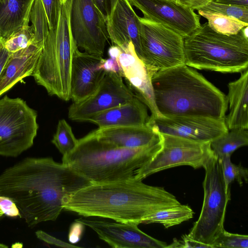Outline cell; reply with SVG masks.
<instances>
[{"mask_svg":"<svg viewBox=\"0 0 248 248\" xmlns=\"http://www.w3.org/2000/svg\"><path fill=\"white\" fill-rule=\"evenodd\" d=\"M71 0L62 4L57 25L50 30L32 74L48 94L66 101L71 99V64L77 47L70 29Z\"/></svg>","mask_w":248,"mask_h":248,"instance_id":"cell-6","label":"cell"},{"mask_svg":"<svg viewBox=\"0 0 248 248\" xmlns=\"http://www.w3.org/2000/svg\"><path fill=\"white\" fill-rule=\"evenodd\" d=\"M67 0H61L62 3H64Z\"/></svg>","mask_w":248,"mask_h":248,"instance_id":"cell-46","label":"cell"},{"mask_svg":"<svg viewBox=\"0 0 248 248\" xmlns=\"http://www.w3.org/2000/svg\"><path fill=\"white\" fill-rule=\"evenodd\" d=\"M85 226L76 220L71 225L68 233V240L71 244H74L80 241L83 233Z\"/></svg>","mask_w":248,"mask_h":248,"instance_id":"cell-37","label":"cell"},{"mask_svg":"<svg viewBox=\"0 0 248 248\" xmlns=\"http://www.w3.org/2000/svg\"><path fill=\"white\" fill-rule=\"evenodd\" d=\"M43 47L32 43L10 53L0 74V96L26 77L32 76Z\"/></svg>","mask_w":248,"mask_h":248,"instance_id":"cell-20","label":"cell"},{"mask_svg":"<svg viewBox=\"0 0 248 248\" xmlns=\"http://www.w3.org/2000/svg\"><path fill=\"white\" fill-rule=\"evenodd\" d=\"M194 215V211L189 206L181 204L149 214L141 220L140 223H159L168 228L188 220Z\"/></svg>","mask_w":248,"mask_h":248,"instance_id":"cell-25","label":"cell"},{"mask_svg":"<svg viewBox=\"0 0 248 248\" xmlns=\"http://www.w3.org/2000/svg\"><path fill=\"white\" fill-rule=\"evenodd\" d=\"M3 215L20 217L18 208L14 202L7 197L0 196V218Z\"/></svg>","mask_w":248,"mask_h":248,"instance_id":"cell-35","label":"cell"},{"mask_svg":"<svg viewBox=\"0 0 248 248\" xmlns=\"http://www.w3.org/2000/svg\"><path fill=\"white\" fill-rule=\"evenodd\" d=\"M162 146V136L141 148L117 147L101 140L92 132L78 140L75 148L62 156V163L92 184L134 178L136 171L149 162Z\"/></svg>","mask_w":248,"mask_h":248,"instance_id":"cell-4","label":"cell"},{"mask_svg":"<svg viewBox=\"0 0 248 248\" xmlns=\"http://www.w3.org/2000/svg\"><path fill=\"white\" fill-rule=\"evenodd\" d=\"M120 48L116 46H112L108 50V54L109 57L116 58L120 53Z\"/></svg>","mask_w":248,"mask_h":248,"instance_id":"cell-42","label":"cell"},{"mask_svg":"<svg viewBox=\"0 0 248 248\" xmlns=\"http://www.w3.org/2000/svg\"><path fill=\"white\" fill-rule=\"evenodd\" d=\"M176 2H181L180 0H172Z\"/></svg>","mask_w":248,"mask_h":248,"instance_id":"cell-47","label":"cell"},{"mask_svg":"<svg viewBox=\"0 0 248 248\" xmlns=\"http://www.w3.org/2000/svg\"><path fill=\"white\" fill-rule=\"evenodd\" d=\"M92 132L101 140L127 148L143 147L161 138V134L148 124L137 127L98 128Z\"/></svg>","mask_w":248,"mask_h":248,"instance_id":"cell-21","label":"cell"},{"mask_svg":"<svg viewBox=\"0 0 248 248\" xmlns=\"http://www.w3.org/2000/svg\"><path fill=\"white\" fill-rule=\"evenodd\" d=\"M248 145V131L244 128L228 129L210 142L213 154L219 160L226 155L231 156L237 149Z\"/></svg>","mask_w":248,"mask_h":248,"instance_id":"cell-24","label":"cell"},{"mask_svg":"<svg viewBox=\"0 0 248 248\" xmlns=\"http://www.w3.org/2000/svg\"><path fill=\"white\" fill-rule=\"evenodd\" d=\"M79 221L93 230L101 240L114 248H165L167 243L141 231L137 222H112L80 218Z\"/></svg>","mask_w":248,"mask_h":248,"instance_id":"cell-15","label":"cell"},{"mask_svg":"<svg viewBox=\"0 0 248 248\" xmlns=\"http://www.w3.org/2000/svg\"><path fill=\"white\" fill-rule=\"evenodd\" d=\"M35 234L38 239L48 244L53 245L56 246L63 248H80L73 244L72 245L65 242L62 241L41 230H38L36 231L35 232Z\"/></svg>","mask_w":248,"mask_h":248,"instance_id":"cell-36","label":"cell"},{"mask_svg":"<svg viewBox=\"0 0 248 248\" xmlns=\"http://www.w3.org/2000/svg\"><path fill=\"white\" fill-rule=\"evenodd\" d=\"M144 18L160 24L184 38L201 26L200 17L188 6L172 0H128Z\"/></svg>","mask_w":248,"mask_h":248,"instance_id":"cell-13","label":"cell"},{"mask_svg":"<svg viewBox=\"0 0 248 248\" xmlns=\"http://www.w3.org/2000/svg\"><path fill=\"white\" fill-rule=\"evenodd\" d=\"M203 201L198 220L188 235L194 239L212 245L224 229L226 208L230 200V188H226L220 160L215 155L204 167Z\"/></svg>","mask_w":248,"mask_h":248,"instance_id":"cell-7","label":"cell"},{"mask_svg":"<svg viewBox=\"0 0 248 248\" xmlns=\"http://www.w3.org/2000/svg\"><path fill=\"white\" fill-rule=\"evenodd\" d=\"M135 178L92 184L64 197L63 210L84 217L106 218L119 222H137L157 211L180 202L163 187Z\"/></svg>","mask_w":248,"mask_h":248,"instance_id":"cell-2","label":"cell"},{"mask_svg":"<svg viewBox=\"0 0 248 248\" xmlns=\"http://www.w3.org/2000/svg\"><path fill=\"white\" fill-rule=\"evenodd\" d=\"M227 96L229 113L225 121L228 129L248 128V69L241 72V76L228 85Z\"/></svg>","mask_w":248,"mask_h":248,"instance_id":"cell-22","label":"cell"},{"mask_svg":"<svg viewBox=\"0 0 248 248\" xmlns=\"http://www.w3.org/2000/svg\"><path fill=\"white\" fill-rule=\"evenodd\" d=\"M5 0H0V7L3 4Z\"/></svg>","mask_w":248,"mask_h":248,"instance_id":"cell-45","label":"cell"},{"mask_svg":"<svg viewBox=\"0 0 248 248\" xmlns=\"http://www.w3.org/2000/svg\"><path fill=\"white\" fill-rule=\"evenodd\" d=\"M99 68L102 69L105 71L116 72L121 74V68L116 58L109 57L107 59H104L99 66Z\"/></svg>","mask_w":248,"mask_h":248,"instance_id":"cell-39","label":"cell"},{"mask_svg":"<svg viewBox=\"0 0 248 248\" xmlns=\"http://www.w3.org/2000/svg\"><path fill=\"white\" fill-rule=\"evenodd\" d=\"M150 119L147 106L134 96L130 101L101 112L91 117L87 122L99 128L142 126Z\"/></svg>","mask_w":248,"mask_h":248,"instance_id":"cell-19","label":"cell"},{"mask_svg":"<svg viewBox=\"0 0 248 248\" xmlns=\"http://www.w3.org/2000/svg\"><path fill=\"white\" fill-rule=\"evenodd\" d=\"M78 141L66 121L63 119L59 120L51 142L62 156L70 153L76 146Z\"/></svg>","mask_w":248,"mask_h":248,"instance_id":"cell-29","label":"cell"},{"mask_svg":"<svg viewBox=\"0 0 248 248\" xmlns=\"http://www.w3.org/2000/svg\"><path fill=\"white\" fill-rule=\"evenodd\" d=\"M37 117L21 98L5 95L0 99V155L16 157L32 146Z\"/></svg>","mask_w":248,"mask_h":248,"instance_id":"cell-8","label":"cell"},{"mask_svg":"<svg viewBox=\"0 0 248 248\" xmlns=\"http://www.w3.org/2000/svg\"><path fill=\"white\" fill-rule=\"evenodd\" d=\"M141 61L150 77L155 72L185 64L184 38L162 25L139 17Z\"/></svg>","mask_w":248,"mask_h":248,"instance_id":"cell-9","label":"cell"},{"mask_svg":"<svg viewBox=\"0 0 248 248\" xmlns=\"http://www.w3.org/2000/svg\"><path fill=\"white\" fill-rule=\"evenodd\" d=\"M7 247H8V246H6V245H4V244H0V248H7Z\"/></svg>","mask_w":248,"mask_h":248,"instance_id":"cell-44","label":"cell"},{"mask_svg":"<svg viewBox=\"0 0 248 248\" xmlns=\"http://www.w3.org/2000/svg\"><path fill=\"white\" fill-rule=\"evenodd\" d=\"M120 50L116 59L126 85L149 109L150 117L161 116L154 102L151 77L146 66L136 54L133 43L130 42L127 46Z\"/></svg>","mask_w":248,"mask_h":248,"instance_id":"cell-16","label":"cell"},{"mask_svg":"<svg viewBox=\"0 0 248 248\" xmlns=\"http://www.w3.org/2000/svg\"><path fill=\"white\" fill-rule=\"evenodd\" d=\"M151 80L161 116L225 118L227 96L192 67L183 64L158 71Z\"/></svg>","mask_w":248,"mask_h":248,"instance_id":"cell-3","label":"cell"},{"mask_svg":"<svg viewBox=\"0 0 248 248\" xmlns=\"http://www.w3.org/2000/svg\"><path fill=\"white\" fill-rule=\"evenodd\" d=\"M185 64L199 70L224 73L241 72L248 67V26L227 35L207 22L184 38Z\"/></svg>","mask_w":248,"mask_h":248,"instance_id":"cell-5","label":"cell"},{"mask_svg":"<svg viewBox=\"0 0 248 248\" xmlns=\"http://www.w3.org/2000/svg\"><path fill=\"white\" fill-rule=\"evenodd\" d=\"M212 1L222 4L248 8V0H212Z\"/></svg>","mask_w":248,"mask_h":248,"instance_id":"cell-41","label":"cell"},{"mask_svg":"<svg viewBox=\"0 0 248 248\" xmlns=\"http://www.w3.org/2000/svg\"><path fill=\"white\" fill-rule=\"evenodd\" d=\"M134 96L120 73L106 71L93 94L70 106L68 117L71 120L87 122L93 116L126 103Z\"/></svg>","mask_w":248,"mask_h":248,"instance_id":"cell-12","label":"cell"},{"mask_svg":"<svg viewBox=\"0 0 248 248\" xmlns=\"http://www.w3.org/2000/svg\"><path fill=\"white\" fill-rule=\"evenodd\" d=\"M193 10H202L234 17L248 24V8L218 3L213 1L186 4Z\"/></svg>","mask_w":248,"mask_h":248,"instance_id":"cell-28","label":"cell"},{"mask_svg":"<svg viewBox=\"0 0 248 248\" xmlns=\"http://www.w3.org/2000/svg\"><path fill=\"white\" fill-rule=\"evenodd\" d=\"M139 17L128 0H117L106 22L112 46L123 48L132 42L136 54L141 60Z\"/></svg>","mask_w":248,"mask_h":248,"instance_id":"cell-18","label":"cell"},{"mask_svg":"<svg viewBox=\"0 0 248 248\" xmlns=\"http://www.w3.org/2000/svg\"><path fill=\"white\" fill-rule=\"evenodd\" d=\"M34 0H5L0 7V33L6 41L23 27L29 25Z\"/></svg>","mask_w":248,"mask_h":248,"instance_id":"cell-23","label":"cell"},{"mask_svg":"<svg viewBox=\"0 0 248 248\" xmlns=\"http://www.w3.org/2000/svg\"><path fill=\"white\" fill-rule=\"evenodd\" d=\"M199 14L207 19L209 27L216 32L227 35L236 34L248 26L234 17L213 12L199 10Z\"/></svg>","mask_w":248,"mask_h":248,"instance_id":"cell-26","label":"cell"},{"mask_svg":"<svg viewBox=\"0 0 248 248\" xmlns=\"http://www.w3.org/2000/svg\"><path fill=\"white\" fill-rule=\"evenodd\" d=\"M94 4L101 14L107 18L117 0H92Z\"/></svg>","mask_w":248,"mask_h":248,"instance_id":"cell-38","label":"cell"},{"mask_svg":"<svg viewBox=\"0 0 248 248\" xmlns=\"http://www.w3.org/2000/svg\"><path fill=\"white\" fill-rule=\"evenodd\" d=\"M92 183L51 157H27L0 174V196L12 200L28 226L55 221L64 197Z\"/></svg>","mask_w":248,"mask_h":248,"instance_id":"cell-1","label":"cell"},{"mask_svg":"<svg viewBox=\"0 0 248 248\" xmlns=\"http://www.w3.org/2000/svg\"><path fill=\"white\" fill-rule=\"evenodd\" d=\"M161 134L162 146L147 163L136 172L135 179L143 180L156 172L180 166L204 168L214 155L210 142H200Z\"/></svg>","mask_w":248,"mask_h":248,"instance_id":"cell-10","label":"cell"},{"mask_svg":"<svg viewBox=\"0 0 248 248\" xmlns=\"http://www.w3.org/2000/svg\"><path fill=\"white\" fill-rule=\"evenodd\" d=\"M10 54V52L5 46L4 39L0 36V74Z\"/></svg>","mask_w":248,"mask_h":248,"instance_id":"cell-40","label":"cell"},{"mask_svg":"<svg viewBox=\"0 0 248 248\" xmlns=\"http://www.w3.org/2000/svg\"><path fill=\"white\" fill-rule=\"evenodd\" d=\"M102 56L80 51L74 52L71 69L70 95L73 102L82 101L93 94L106 71L99 68Z\"/></svg>","mask_w":248,"mask_h":248,"instance_id":"cell-17","label":"cell"},{"mask_svg":"<svg viewBox=\"0 0 248 248\" xmlns=\"http://www.w3.org/2000/svg\"><path fill=\"white\" fill-rule=\"evenodd\" d=\"M70 29L78 48L103 56L109 39L106 19L92 0H72Z\"/></svg>","mask_w":248,"mask_h":248,"instance_id":"cell-11","label":"cell"},{"mask_svg":"<svg viewBox=\"0 0 248 248\" xmlns=\"http://www.w3.org/2000/svg\"><path fill=\"white\" fill-rule=\"evenodd\" d=\"M213 248H248V236L228 232L225 229L212 243Z\"/></svg>","mask_w":248,"mask_h":248,"instance_id":"cell-32","label":"cell"},{"mask_svg":"<svg viewBox=\"0 0 248 248\" xmlns=\"http://www.w3.org/2000/svg\"></svg>","mask_w":248,"mask_h":248,"instance_id":"cell-48","label":"cell"},{"mask_svg":"<svg viewBox=\"0 0 248 248\" xmlns=\"http://www.w3.org/2000/svg\"><path fill=\"white\" fill-rule=\"evenodd\" d=\"M231 157L226 155L220 159L225 184L228 189H230L231 184L234 181L242 186L243 181L247 183L248 179V169L241 163L235 165L232 163Z\"/></svg>","mask_w":248,"mask_h":248,"instance_id":"cell-30","label":"cell"},{"mask_svg":"<svg viewBox=\"0 0 248 248\" xmlns=\"http://www.w3.org/2000/svg\"><path fill=\"white\" fill-rule=\"evenodd\" d=\"M48 21L50 30L58 23L62 3L61 0H41Z\"/></svg>","mask_w":248,"mask_h":248,"instance_id":"cell-33","label":"cell"},{"mask_svg":"<svg viewBox=\"0 0 248 248\" xmlns=\"http://www.w3.org/2000/svg\"><path fill=\"white\" fill-rule=\"evenodd\" d=\"M212 0H180L181 2L185 4L209 1Z\"/></svg>","mask_w":248,"mask_h":248,"instance_id":"cell-43","label":"cell"},{"mask_svg":"<svg viewBox=\"0 0 248 248\" xmlns=\"http://www.w3.org/2000/svg\"><path fill=\"white\" fill-rule=\"evenodd\" d=\"M148 124L158 132L188 140L210 142L228 131L225 118L178 116L151 118Z\"/></svg>","mask_w":248,"mask_h":248,"instance_id":"cell-14","label":"cell"},{"mask_svg":"<svg viewBox=\"0 0 248 248\" xmlns=\"http://www.w3.org/2000/svg\"><path fill=\"white\" fill-rule=\"evenodd\" d=\"M166 248H213V247L212 245L197 241L188 234H185L182 236V240H177L174 238L172 243L167 245Z\"/></svg>","mask_w":248,"mask_h":248,"instance_id":"cell-34","label":"cell"},{"mask_svg":"<svg viewBox=\"0 0 248 248\" xmlns=\"http://www.w3.org/2000/svg\"><path fill=\"white\" fill-rule=\"evenodd\" d=\"M33 31L32 43L43 47L50 28L47 16L41 0H34L30 17Z\"/></svg>","mask_w":248,"mask_h":248,"instance_id":"cell-27","label":"cell"},{"mask_svg":"<svg viewBox=\"0 0 248 248\" xmlns=\"http://www.w3.org/2000/svg\"><path fill=\"white\" fill-rule=\"evenodd\" d=\"M33 35L32 26H25L4 41L5 46L10 53L25 48L32 44Z\"/></svg>","mask_w":248,"mask_h":248,"instance_id":"cell-31","label":"cell"}]
</instances>
